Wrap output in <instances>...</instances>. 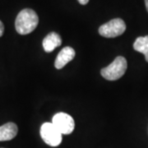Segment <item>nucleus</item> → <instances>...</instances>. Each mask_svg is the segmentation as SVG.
Here are the masks:
<instances>
[{
	"label": "nucleus",
	"instance_id": "6",
	"mask_svg": "<svg viewBox=\"0 0 148 148\" xmlns=\"http://www.w3.org/2000/svg\"><path fill=\"white\" fill-rule=\"evenodd\" d=\"M75 57V50L72 47H64L59 53L55 59L54 66L57 69H61L64 68L67 64L72 61Z\"/></svg>",
	"mask_w": 148,
	"mask_h": 148
},
{
	"label": "nucleus",
	"instance_id": "3",
	"mask_svg": "<svg viewBox=\"0 0 148 148\" xmlns=\"http://www.w3.org/2000/svg\"><path fill=\"white\" fill-rule=\"evenodd\" d=\"M126 30V24L121 18H115L102 25L99 28V33L106 38H114L123 34Z\"/></svg>",
	"mask_w": 148,
	"mask_h": 148
},
{
	"label": "nucleus",
	"instance_id": "9",
	"mask_svg": "<svg viewBox=\"0 0 148 148\" xmlns=\"http://www.w3.org/2000/svg\"><path fill=\"white\" fill-rule=\"evenodd\" d=\"M133 49L139 53H143L148 63V36L137 38L133 44Z\"/></svg>",
	"mask_w": 148,
	"mask_h": 148
},
{
	"label": "nucleus",
	"instance_id": "7",
	"mask_svg": "<svg viewBox=\"0 0 148 148\" xmlns=\"http://www.w3.org/2000/svg\"><path fill=\"white\" fill-rule=\"evenodd\" d=\"M62 39L56 32H50L43 40V48L45 52H52L55 48L60 46Z\"/></svg>",
	"mask_w": 148,
	"mask_h": 148
},
{
	"label": "nucleus",
	"instance_id": "11",
	"mask_svg": "<svg viewBox=\"0 0 148 148\" xmlns=\"http://www.w3.org/2000/svg\"><path fill=\"white\" fill-rule=\"evenodd\" d=\"M77 1L79 2L80 4H82V5H86L89 2V0H77Z\"/></svg>",
	"mask_w": 148,
	"mask_h": 148
},
{
	"label": "nucleus",
	"instance_id": "5",
	"mask_svg": "<svg viewBox=\"0 0 148 148\" xmlns=\"http://www.w3.org/2000/svg\"><path fill=\"white\" fill-rule=\"evenodd\" d=\"M52 123L62 134L68 135L73 132L75 127L73 117L66 113H58L52 119Z\"/></svg>",
	"mask_w": 148,
	"mask_h": 148
},
{
	"label": "nucleus",
	"instance_id": "10",
	"mask_svg": "<svg viewBox=\"0 0 148 148\" xmlns=\"http://www.w3.org/2000/svg\"><path fill=\"white\" fill-rule=\"evenodd\" d=\"M3 32H4V26H3V23L0 21V37L3 36Z\"/></svg>",
	"mask_w": 148,
	"mask_h": 148
},
{
	"label": "nucleus",
	"instance_id": "4",
	"mask_svg": "<svg viewBox=\"0 0 148 148\" xmlns=\"http://www.w3.org/2000/svg\"><path fill=\"white\" fill-rule=\"evenodd\" d=\"M40 132L43 141L50 147H58L62 143V133L52 123H43Z\"/></svg>",
	"mask_w": 148,
	"mask_h": 148
},
{
	"label": "nucleus",
	"instance_id": "8",
	"mask_svg": "<svg viewBox=\"0 0 148 148\" xmlns=\"http://www.w3.org/2000/svg\"><path fill=\"white\" fill-rule=\"evenodd\" d=\"M18 127L14 123H7L0 127V142L9 141L15 138Z\"/></svg>",
	"mask_w": 148,
	"mask_h": 148
},
{
	"label": "nucleus",
	"instance_id": "12",
	"mask_svg": "<svg viewBox=\"0 0 148 148\" xmlns=\"http://www.w3.org/2000/svg\"><path fill=\"white\" fill-rule=\"evenodd\" d=\"M145 4H146V8H147V10L148 12V0H145Z\"/></svg>",
	"mask_w": 148,
	"mask_h": 148
},
{
	"label": "nucleus",
	"instance_id": "2",
	"mask_svg": "<svg viewBox=\"0 0 148 148\" xmlns=\"http://www.w3.org/2000/svg\"><path fill=\"white\" fill-rule=\"evenodd\" d=\"M127 67L126 58L119 56L109 66L101 69V76L105 79L109 81H116L121 78L124 75L127 70Z\"/></svg>",
	"mask_w": 148,
	"mask_h": 148
},
{
	"label": "nucleus",
	"instance_id": "1",
	"mask_svg": "<svg viewBox=\"0 0 148 148\" xmlns=\"http://www.w3.org/2000/svg\"><path fill=\"white\" fill-rule=\"evenodd\" d=\"M39 23L36 12L32 9L26 8L21 10L16 16L15 27L20 35H27L32 32Z\"/></svg>",
	"mask_w": 148,
	"mask_h": 148
}]
</instances>
